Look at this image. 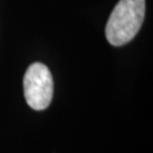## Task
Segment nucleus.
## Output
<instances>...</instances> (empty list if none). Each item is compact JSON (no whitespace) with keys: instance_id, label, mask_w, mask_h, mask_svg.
I'll list each match as a JSON object with an SVG mask.
<instances>
[{"instance_id":"f257e3e1","label":"nucleus","mask_w":153,"mask_h":153,"mask_svg":"<svg viewBox=\"0 0 153 153\" xmlns=\"http://www.w3.org/2000/svg\"><path fill=\"white\" fill-rule=\"evenodd\" d=\"M145 16V0H120L105 26V38L111 45L120 47L136 36Z\"/></svg>"},{"instance_id":"f03ea898","label":"nucleus","mask_w":153,"mask_h":153,"mask_svg":"<svg viewBox=\"0 0 153 153\" xmlns=\"http://www.w3.org/2000/svg\"><path fill=\"white\" fill-rule=\"evenodd\" d=\"M24 95L27 104L34 110L47 109L53 95V78L51 71L42 62H34L24 75Z\"/></svg>"}]
</instances>
